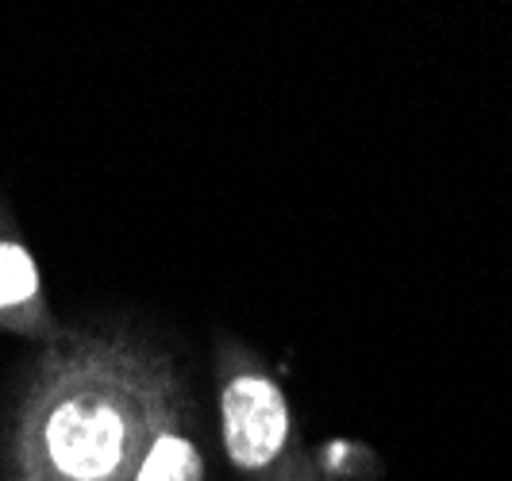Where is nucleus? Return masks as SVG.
Listing matches in <instances>:
<instances>
[{"mask_svg": "<svg viewBox=\"0 0 512 481\" xmlns=\"http://www.w3.org/2000/svg\"><path fill=\"white\" fill-rule=\"evenodd\" d=\"M35 293V266L24 247L0 243V304L27 301Z\"/></svg>", "mask_w": 512, "mask_h": 481, "instance_id": "20e7f679", "label": "nucleus"}, {"mask_svg": "<svg viewBox=\"0 0 512 481\" xmlns=\"http://www.w3.org/2000/svg\"><path fill=\"white\" fill-rule=\"evenodd\" d=\"M289 412L278 385L266 378H235L224 389V443L235 466L258 470L282 451Z\"/></svg>", "mask_w": 512, "mask_h": 481, "instance_id": "f03ea898", "label": "nucleus"}, {"mask_svg": "<svg viewBox=\"0 0 512 481\" xmlns=\"http://www.w3.org/2000/svg\"><path fill=\"white\" fill-rule=\"evenodd\" d=\"M47 443L66 474L97 481L112 474L124 455V424L104 401H66L47 424Z\"/></svg>", "mask_w": 512, "mask_h": 481, "instance_id": "f257e3e1", "label": "nucleus"}, {"mask_svg": "<svg viewBox=\"0 0 512 481\" xmlns=\"http://www.w3.org/2000/svg\"><path fill=\"white\" fill-rule=\"evenodd\" d=\"M139 481H201V458L193 451V443L166 435L154 443Z\"/></svg>", "mask_w": 512, "mask_h": 481, "instance_id": "7ed1b4c3", "label": "nucleus"}]
</instances>
